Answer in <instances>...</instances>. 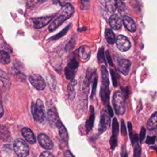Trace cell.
Segmentation results:
<instances>
[{
  "label": "cell",
  "instance_id": "obj_19",
  "mask_svg": "<svg viewBox=\"0 0 157 157\" xmlns=\"http://www.w3.org/2000/svg\"><path fill=\"white\" fill-rule=\"evenodd\" d=\"M77 84V81L74 78L72 79L67 86V93H68V97L70 100H72L75 95V86Z\"/></svg>",
  "mask_w": 157,
  "mask_h": 157
},
{
  "label": "cell",
  "instance_id": "obj_43",
  "mask_svg": "<svg viewBox=\"0 0 157 157\" xmlns=\"http://www.w3.org/2000/svg\"><path fill=\"white\" fill-rule=\"evenodd\" d=\"M3 114H4V109L2 105V104L0 102V118L2 117Z\"/></svg>",
  "mask_w": 157,
  "mask_h": 157
},
{
  "label": "cell",
  "instance_id": "obj_30",
  "mask_svg": "<svg viewBox=\"0 0 157 157\" xmlns=\"http://www.w3.org/2000/svg\"><path fill=\"white\" fill-rule=\"evenodd\" d=\"M69 26L70 25L67 26L66 28H65L64 29H63L60 33H58L56 35H55V36H53L52 37L50 38V40H56V39H58L61 37H63V36H64L66 34V33H67V31H68L69 28Z\"/></svg>",
  "mask_w": 157,
  "mask_h": 157
},
{
  "label": "cell",
  "instance_id": "obj_18",
  "mask_svg": "<svg viewBox=\"0 0 157 157\" xmlns=\"http://www.w3.org/2000/svg\"><path fill=\"white\" fill-rule=\"evenodd\" d=\"M78 55L81 59L83 60H86L90 56L91 50L90 48L88 45H82L79 47L78 50Z\"/></svg>",
  "mask_w": 157,
  "mask_h": 157
},
{
  "label": "cell",
  "instance_id": "obj_29",
  "mask_svg": "<svg viewBox=\"0 0 157 157\" xmlns=\"http://www.w3.org/2000/svg\"><path fill=\"white\" fill-rule=\"evenodd\" d=\"M78 66H79V63L75 58H73L71 59L68 63V65H67V66L69 67H70L72 69H74V70L75 69H77Z\"/></svg>",
  "mask_w": 157,
  "mask_h": 157
},
{
  "label": "cell",
  "instance_id": "obj_28",
  "mask_svg": "<svg viewBox=\"0 0 157 157\" xmlns=\"http://www.w3.org/2000/svg\"><path fill=\"white\" fill-rule=\"evenodd\" d=\"M119 131V125L116 118H114L112 121V136H118Z\"/></svg>",
  "mask_w": 157,
  "mask_h": 157
},
{
  "label": "cell",
  "instance_id": "obj_37",
  "mask_svg": "<svg viewBox=\"0 0 157 157\" xmlns=\"http://www.w3.org/2000/svg\"><path fill=\"white\" fill-rule=\"evenodd\" d=\"M155 141V136H148L146 140V143L148 144H153Z\"/></svg>",
  "mask_w": 157,
  "mask_h": 157
},
{
  "label": "cell",
  "instance_id": "obj_17",
  "mask_svg": "<svg viewBox=\"0 0 157 157\" xmlns=\"http://www.w3.org/2000/svg\"><path fill=\"white\" fill-rule=\"evenodd\" d=\"M94 117H95V112H94V108L93 107H91L90 117L85 123V129L87 133H89V132L92 129V128L94 124Z\"/></svg>",
  "mask_w": 157,
  "mask_h": 157
},
{
  "label": "cell",
  "instance_id": "obj_41",
  "mask_svg": "<svg viewBox=\"0 0 157 157\" xmlns=\"http://www.w3.org/2000/svg\"><path fill=\"white\" fill-rule=\"evenodd\" d=\"M69 1L70 0H58V2H59V3L60 4L61 6H63L68 4Z\"/></svg>",
  "mask_w": 157,
  "mask_h": 157
},
{
  "label": "cell",
  "instance_id": "obj_1",
  "mask_svg": "<svg viewBox=\"0 0 157 157\" xmlns=\"http://www.w3.org/2000/svg\"><path fill=\"white\" fill-rule=\"evenodd\" d=\"M74 12L73 6L70 4H67L63 6L56 17L52 21L49 26L50 31H53L59 26L65 20L70 18Z\"/></svg>",
  "mask_w": 157,
  "mask_h": 157
},
{
  "label": "cell",
  "instance_id": "obj_45",
  "mask_svg": "<svg viewBox=\"0 0 157 157\" xmlns=\"http://www.w3.org/2000/svg\"><path fill=\"white\" fill-rule=\"evenodd\" d=\"M155 149H156V153H157V148H156Z\"/></svg>",
  "mask_w": 157,
  "mask_h": 157
},
{
  "label": "cell",
  "instance_id": "obj_21",
  "mask_svg": "<svg viewBox=\"0 0 157 157\" xmlns=\"http://www.w3.org/2000/svg\"><path fill=\"white\" fill-rule=\"evenodd\" d=\"M128 129L129 132V137H130V140L131 141L132 145L134 147L136 144H139V137L137 134H134L132 132V124L131 122L128 123Z\"/></svg>",
  "mask_w": 157,
  "mask_h": 157
},
{
  "label": "cell",
  "instance_id": "obj_3",
  "mask_svg": "<svg viewBox=\"0 0 157 157\" xmlns=\"http://www.w3.org/2000/svg\"><path fill=\"white\" fill-rule=\"evenodd\" d=\"M113 105L116 113L118 115H123L126 110L125 96L120 91H116L112 99Z\"/></svg>",
  "mask_w": 157,
  "mask_h": 157
},
{
  "label": "cell",
  "instance_id": "obj_34",
  "mask_svg": "<svg viewBox=\"0 0 157 157\" xmlns=\"http://www.w3.org/2000/svg\"><path fill=\"white\" fill-rule=\"evenodd\" d=\"M96 86H97V77L94 75V77L93 78V86H92V90H91V98H93L95 94Z\"/></svg>",
  "mask_w": 157,
  "mask_h": 157
},
{
  "label": "cell",
  "instance_id": "obj_27",
  "mask_svg": "<svg viewBox=\"0 0 157 157\" xmlns=\"http://www.w3.org/2000/svg\"><path fill=\"white\" fill-rule=\"evenodd\" d=\"M65 75L68 80H72L74 78L75 75V70L67 66L65 69Z\"/></svg>",
  "mask_w": 157,
  "mask_h": 157
},
{
  "label": "cell",
  "instance_id": "obj_23",
  "mask_svg": "<svg viewBox=\"0 0 157 157\" xmlns=\"http://www.w3.org/2000/svg\"><path fill=\"white\" fill-rule=\"evenodd\" d=\"M10 58L9 55L4 50L0 51V63L2 64H7L10 63Z\"/></svg>",
  "mask_w": 157,
  "mask_h": 157
},
{
  "label": "cell",
  "instance_id": "obj_44",
  "mask_svg": "<svg viewBox=\"0 0 157 157\" xmlns=\"http://www.w3.org/2000/svg\"><path fill=\"white\" fill-rule=\"evenodd\" d=\"M40 1H41V2H43V1H45V0H40Z\"/></svg>",
  "mask_w": 157,
  "mask_h": 157
},
{
  "label": "cell",
  "instance_id": "obj_25",
  "mask_svg": "<svg viewBox=\"0 0 157 157\" xmlns=\"http://www.w3.org/2000/svg\"><path fill=\"white\" fill-rule=\"evenodd\" d=\"M48 120L50 121V123H54L55 124H56L57 121L58 120V119L57 118V114H56L55 110L53 109H50V110H48Z\"/></svg>",
  "mask_w": 157,
  "mask_h": 157
},
{
  "label": "cell",
  "instance_id": "obj_12",
  "mask_svg": "<svg viewBox=\"0 0 157 157\" xmlns=\"http://www.w3.org/2000/svg\"><path fill=\"white\" fill-rule=\"evenodd\" d=\"M100 4L104 9L110 12H113L117 8L116 0H99Z\"/></svg>",
  "mask_w": 157,
  "mask_h": 157
},
{
  "label": "cell",
  "instance_id": "obj_14",
  "mask_svg": "<svg viewBox=\"0 0 157 157\" xmlns=\"http://www.w3.org/2000/svg\"><path fill=\"white\" fill-rule=\"evenodd\" d=\"M21 134H22V136L29 143L31 144L36 143V137L33 134V131L29 128L26 127L23 128L21 129Z\"/></svg>",
  "mask_w": 157,
  "mask_h": 157
},
{
  "label": "cell",
  "instance_id": "obj_36",
  "mask_svg": "<svg viewBox=\"0 0 157 157\" xmlns=\"http://www.w3.org/2000/svg\"><path fill=\"white\" fill-rule=\"evenodd\" d=\"M105 58H106L107 61V62L109 63V64L111 66H113V62H112V59H111V56H110V53H109V52L108 50H107V51L105 52Z\"/></svg>",
  "mask_w": 157,
  "mask_h": 157
},
{
  "label": "cell",
  "instance_id": "obj_42",
  "mask_svg": "<svg viewBox=\"0 0 157 157\" xmlns=\"http://www.w3.org/2000/svg\"><path fill=\"white\" fill-rule=\"evenodd\" d=\"M64 156H74V155L71 153V152L69 150H66L64 152Z\"/></svg>",
  "mask_w": 157,
  "mask_h": 157
},
{
  "label": "cell",
  "instance_id": "obj_4",
  "mask_svg": "<svg viewBox=\"0 0 157 157\" xmlns=\"http://www.w3.org/2000/svg\"><path fill=\"white\" fill-rule=\"evenodd\" d=\"M31 113L34 120L39 123L44 121L45 120V110L42 100L39 99L36 103L31 104Z\"/></svg>",
  "mask_w": 157,
  "mask_h": 157
},
{
  "label": "cell",
  "instance_id": "obj_39",
  "mask_svg": "<svg viewBox=\"0 0 157 157\" xmlns=\"http://www.w3.org/2000/svg\"><path fill=\"white\" fill-rule=\"evenodd\" d=\"M107 110H108L107 112H108L110 117H112L113 115V110H112V108H111V107L109 104L107 105Z\"/></svg>",
  "mask_w": 157,
  "mask_h": 157
},
{
  "label": "cell",
  "instance_id": "obj_16",
  "mask_svg": "<svg viewBox=\"0 0 157 157\" xmlns=\"http://www.w3.org/2000/svg\"><path fill=\"white\" fill-rule=\"evenodd\" d=\"M56 126L58 128V131H59V134L62 139V140L66 142L68 141V133L67 131V129H66L65 126L62 124V123L58 120L56 123Z\"/></svg>",
  "mask_w": 157,
  "mask_h": 157
},
{
  "label": "cell",
  "instance_id": "obj_35",
  "mask_svg": "<svg viewBox=\"0 0 157 157\" xmlns=\"http://www.w3.org/2000/svg\"><path fill=\"white\" fill-rule=\"evenodd\" d=\"M145 129L144 127H142L141 128V130H140V134H139V141L142 143L145 138Z\"/></svg>",
  "mask_w": 157,
  "mask_h": 157
},
{
  "label": "cell",
  "instance_id": "obj_31",
  "mask_svg": "<svg viewBox=\"0 0 157 157\" xmlns=\"http://www.w3.org/2000/svg\"><path fill=\"white\" fill-rule=\"evenodd\" d=\"M110 74H111V77H112V80L113 85L115 87H117L118 86V82H117V73L116 72L111 69H110Z\"/></svg>",
  "mask_w": 157,
  "mask_h": 157
},
{
  "label": "cell",
  "instance_id": "obj_33",
  "mask_svg": "<svg viewBox=\"0 0 157 157\" xmlns=\"http://www.w3.org/2000/svg\"><path fill=\"white\" fill-rule=\"evenodd\" d=\"M141 155V148L139 144L134 146V154L133 156L135 157H139Z\"/></svg>",
  "mask_w": 157,
  "mask_h": 157
},
{
  "label": "cell",
  "instance_id": "obj_40",
  "mask_svg": "<svg viewBox=\"0 0 157 157\" xmlns=\"http://www.w3.org/2000/svg\"><path fill=\"white\" fill-rule=\"evenodd\" d=\"M40 156H53V155L48 151H44L40 154Z\"/></svg>",
  "mask_w": 157,
  "mask_h": 157
},
{
  "label": "cell",
  "instance_id": "obj_24",
  "mask_svg": "<svg viewBox=\"0 0 157 157\" xmlns=\"http://www.w3.org/2000/svg\"><path fill=\"white\" fill-rule=\"evenodd\" d=\"M10 133L8 130L3 126L0 125V139L2 140H7L9 139Z\"/></svg>",
  "mask_w": 157,
  "mask_h": 157
},
{
  "label": "cell",
  "instance_id": "obj_2",
  "mask_svg": "<svg viewBox=\"0 0 157 157\" xmlns=\"http://www.w3.org/2000/svg\"><path fill=\"white\" fill-rule=\"evenodd\" d=\"M102 85L100 90V96L104 104L108 105L109 104L110 90H109V78L108 72L105 66H102L101 69Z\"/></svg>",
  "mask_w": 157,
  "mask_h": 157
},
{
  "label": "cell",
  "instance_id": "obj_26",
  "mask_svg": "<svg viewBox=\"0 0 157 157\" xmlns=\"http://www.w3.org/2000/svg\"><path fill=\"white\" fill-rule=\"evenodd\" d=\"M98 61L99 63H104L106 64V61L105 58V55H104V48H100L98 52Z\"/></svg>",
  "mask_w": 157,
  "mask_h": 157
},
{
  "label": "cell",
  "instance_id": "obj_10",
  "mask_svg": "<svg viewBox=\"0 0 157 157\" xmlns=\"http://www.w3.org/2000/svg\"><path fill=\"white\" fill-rule=\"evenodd\" d=\"M131 63L126 59H119L118 60V67L121 74L127 75L129 72Z\"/></svg>",
  "mask_w": 157,
  "mask_h": 157
},
{
  "label": "cell",
  "instance_id": "obj_8",
  "mask_svg": "<svg viewBox=\"0 0 157 157\" xmlns=\"http://www.w3.org/2000/svg\"><path fill=\"white\" fill-rule=\"evenodd\" d=\"M116 45L119 50L121 52H126L131 47V42L126 36L119 35L116 40Z\"/></svg>",
  "mask_w": 157,
  "mask_h": 157
},
{
  "label": "cell",
  "instance_id": "obj_6",
  "mask_svg": "<svg viewBox=\"0 0 157 157\" xmlns=\"http://www.w3.org/2000/svg\"><path fill=\"white\" fill-rule=\"evenodd\" d=\"M110 116L108 112L102 109L101 113L100 120L98 126V131L99 134H102L104 131H105L110 126Z\"/></svg>",
  "mask_w": 157,
  "mask_h": 157
},
{
  "label": "cell",
  "instance_id": "obj_7",
  "mask_svg": "<svg viewBox=\"0 0 157 157\" xmlns=\"http://www.w3.org/2000/svg\"><path fill=\"white\" fill-rule=\"evenodd\" d=\"M29 82L38 90H43L46 86L45 82L43 77L37 74H32L29 77Z\"/></svg>",
  "mask_w": 157,
  "mask_h": 157
},
{
  "label": "cell",
  "instance_id": "obj_38",
  "mask_svg": "<svg viewBox=\"0 0 157 157\" xmlns=\"http://www.w3.org/2000/svg\"><path fill=\"white\" fill-rule=\"evenodd\" d=\"M121 132L123 136H126V131L125 128V126L124 124V121L121 120Z\"/></svg>",
  "mask_w": 157,
  "mask_h": 157
},
{
  "label": "cell",
  "instance_id": "obj_22",
  "mask_svg": "<svg viewBox=\"0 0 157 157\" xmlns=\"http://www.w3.org/2000/svg\"><path fill=\"white\" fill-rule=\"evenodd\" d=\"M105 37L107 40V42L111 45H113L116 39H115V36L114 33L112 31V30L110 28H107L105 31Z\"/></svg>",
  "mask_w": 157,
  "mask_h": 157
},
{
  "label": "cell",
  "instance_id": "obj_13",
  "mask_svg": "<svg viewBox=\"0 0 157 157\" xmlns=\"http://www.w3.org/2000/svg\"><path fill=\"white\" fill-rule=\"evenodd\" d=\"M122 21L120 17L117 14H113L109 18V24L113 29L118 30L121 28Z\"/></svg>",
  "mask_w": 157,
  "mask_h": 157
},
{
  "label": "cell",
  "instance_id": "obj_15",
  "mask_svg": "<svg viewBox=\"0 0 157 157\" xmlns=\"http://www.w3.org/2000/svg\"><path fill=\"white\" fill-rule=\"evenodd\" d=\"M123 23L125 28L129 31L133 33L136 30V25L134 21L131 17L124 15L123 18Z\"/></svg>",
  "mask_w": 157,
  "mask_h": 157
},
{
  "label": "cell",
  "instance_id": "obj_32",
  "mask_svg": "<svg viewBox=\"0 0 157 157\" xmlns=\"http://www.w3.org/2000/svg\"><path fill=\"white\" fill-rule=\"evenodd\" d=\"M110 145L111 148L112 150H114L116 148V147L117 145V136H114L112 135L110 139Z\"/></svg>",
  "mask_w": 157,
  "mask_h": 157
},
{
  "label": "cell",
  "instance_id": "obj_11",
  "mask_svg": "<svg viewBox=\"0 0 157 157\" xmlns=\"http://www.w3.org/2000/svg\"><path fill=\"white\" fill-rule=\"evenodd\" d=\"M53 15L42 17L39 18H36L33 19L34 23V26L35 28H41L47 25L53 18Z\"/></svg>",
  "mask_w": 157,
  "mask_h": 157
},
{
  "label": "cell",
  "instance_id": "obj_9",
  "mask_svg": "<svg viewBox=\"0 0 157 157\" xmlns=\"http://www.w3.org/2000/svg\"><path fill=\"white\" fill-rule=\"evenodd\" d=\"M38 140L40 146L46 150H50L53 147L52 140L45 134H39L38 135Z\"/></svg>",
  "mask_w": 157,
  "mask_h": 157
},
{
  "label": "cell",
  "instance_id": "obj_20",
  "mask_svg": "<svg viewBox=\"0 0 157 157\" xmlns=\"http://www.w3.org/2000/svg\"><path fill=\"white\" fill-rule=\"evenodd\" d=\"M147 128L150 131L157 129V112L154 113L151 116L147 124Z\"/></svg>",
  "mask_w": 157,
  "mask_h": 157
},
{
  "label": "cell",
  "instance_id": "obj_5",
  "mask_svg": "<svg viewBox=\"0 0 157 157\" xmlns=\"http://www.w3.org/2000/svg\"><path fill=\"white\" fill-rule=\"evenodd\" d=\"M13 150L16 155L20 157H25L29 154L28 146L21 139H17L14 141Z\"/></svg>",
  "mask_w": 157,
  "mask_h": 157
}]
</instances>
